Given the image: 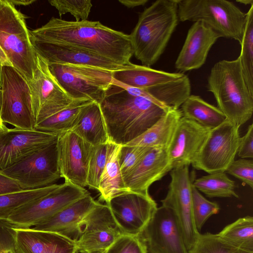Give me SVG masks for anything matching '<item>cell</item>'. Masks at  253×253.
I'll return each mask as SVG.
<instances>
[{
    "label": "cell",
    "mask_w": 253,
    "mask_h": 253,
    "mask_svg": "<svg viewBox=\"0 0 253 253\" xmlns=\"http://www.w3.org/2000/svg\"><path fill=\"white\" fill-rule=\"evenodd\" d=\"M32 39L69 44L86 50L128 68L133 51L129 35L99 21H70L52 17L44 25L29 30Z\"/></svg>",
    "instance_id": "6da1fadb"
},
{
    "label": "cell",
    "mask_w": 253,
    "mask_h": 253,
    "mask_svg": "<svg viewBox=\"0 0 253 253\" xmlns=\"http://www.w3.org/2000/svg\"><path fill=\"white\" fill-rule=\"evenodd\" d=\"M99 105L109 141L120 145L141 135L170 109L129 93L114 80Z\"/></svg>",
    "instance_id": "7a4b0ae2"
},
{
    "label": "cell",
    "mask_w": 253,
    "mask_h": 253,
    "mask_svg": "<svg viewBox=\"0 0 253 253\" xmlns=\"http://www.w3.org/2000/svg\"><path fill=\"white\" fill-rule=\"evenodd\" d=\"M178 21L177 0H157L140 13L129 35L133 55L142 65L157 62Z\"/></svg>",
    "instance_id": "3957f363"
},
{
    "label": "cell",
    "mask_w": 253,
    "mask_h": 253,
    "mask_svg": "<svg viewBox=\"0 0 253 253\" xmlns=\"http://www.w3.org/2000/svg\"><path fill=\"white\" fill-rule=\"evenodd\" d=\"M207 87L218 109L233 125L240 127L251 118L253 94L245 82L239 57L215 63L208 78Z\"/></svg>",
    "instance_id": "277c9868"
},
{
    "label": "cell",
    "mask_w": 253,
    "mask_h": 253,
    "mask_svg": "<svg viewBox=\"0 0 253 253\" xmlns=\"http://www.w3.org/2000/svg\"><path fill=\"white\" fill-rule=\"evenodd\" d=\"M0 61L15 69L30 83L37 68L25 16L8 0H0Z\"/></svg>",
    "instance_id": "5b68a950"
},
{
    "label": "cell",
    "mask_w": 253,
    "mask_h": 253,
    "mask_svg": "<svg viewBox=\"0 0 253 253\" xmlns=\"http://www.w3.org/2000/svg\"><path fill=\"white\" fill-rule=\"evenodd\" d=\"M179 21H202L221 37L240 43L247 13L226 0H177Z\"/></svg>",
    "instance_id": "8992f818"
},
{
    "label": "cell",
    "mask_w": 253,
    "mask_h": 253,
    "mask_svg": "<svg viewBox=\"0 0 253 253\" xmlns=\"http://www.w3.org/2000/svg\"><path fill=\"white\" fill-rule=\"evenodd\" d=\"M48 68L66 93L74 100H89L100 104L114 82L113 72L67 64H48Z\"/></svg>",
    "instance_id": "52a82bcc"
},
{
    "label": "cell",
    "mask_w": 253,
    "mask_h": 253,
    "mask_svg": "<svg viewBox=\"0 0 253 253\" xmlns=\"http://www.w3.org/2000/svg\"><path fill=\"white\" fill-rule=\"evenodd\" d=\"M0 117L15 127L34 130L35 120L29 85L14 68L4 66L1 72Z\"/></svg>",
    "instance_id": "ba28073f"
},
{
    "label": "cell",
    "mask_w": 253,
    "mask_h": 253,
    "mask_svg": "<svg viewBox=\"0 0 253 253\" xmlns=\"http://www.w3.org/2000/svg\"><path fill=\"white\" fill-rule=\"evenodd\" d=\"M0 172L16 181L23 190L51 185L61 177L57 142L36 151Z\"/></svg>",
    "instance_id": "9c48e42d"
},
{
    "label": "cell",
    "mask_w": 253,
    "mask_h": 253,
    "mask_svg": "<svg viewBox=\"0 0 253 253\" xmlns=\"http://www.w3.org/2000/svg\"><path fill=\"white\" fill-rule=\"evenodd\" d=\"M88 193L84 187L65 181L46 196L15 211L6 220L16 228H31Z\"/></svg>",
    "instance_id": "30bf717a"
},
{
    "label": "cell",
    "mask_w": 253,
    "mask_h": 253,
    "mask_svg": "<svg viewBox=\"0 0 253 253\" xmlns=\"http://www.w3.org/2000/svg\"><path fill=\"white\" fill-rule=\"evenodd\" d=\"M239 128L226 120L211 129L193 167L208 173L225 172L237 153Z\"/></svg>",
    "instance_id": "8fae6325"
},
{
    "label": "cell",
    "mask_w": 253,
    "mask_h": 253,
    "mask_svg": "<svg viewBox=\"0 0 253 253\" xmlns=\"http://www.w3.org/2000/svg\"><path fill=\"white\" fill-rule=\"evenodd\" d=\"M170 175L169 190L161 202L162 206L174 212L189 251L200 234L195 224L192 212V184L194 175L190 174L187 166L172 169Z\"/></svg>",
    "instance_id": "7c38bea8"
},
{
    "label": "cell",
    "mask_w": 253,
    "mask_h": 253,
    "mask_svg": "<svg viewBox=\"0 0 253 253\" xmlns=\"http://www.w3.org/2000/svg\"><path fill=\"white\" fill-rule=\"evenodd\" d=\"M28 84L35 126L67 108L76 100L62 89L50 72L48 63L38 54L37 68L34 79Z\"/></svg>",
    "instance_id": "4fadbf2b"
},
{
    "label": "cell",
    "mask_w": 253,
    "mask_h": 253,
    "mask_svg": "<svg viewBox=\"0 0 253 253\" xmlns=\"http://www.w3.org/2000/svg\"><path fill=\"white\" fill-rule=\"evenodd\" d=\"M79 231L76 244L81 253L104 252L123 234L109 207L99 202L80 222Z\"/></svg>",
    "instance_id": "5bb4252c"
},
{
    "label": "cell",
    "mask_w": 253,
    "mask_h": 253,
    "mask_svg": "<svg viewBox=\"0 0 253 253\" xmlns=\"http://www.w3.org/2000/svg\"><path fill=\"white\" fill-rule=\"evenodd\" d=\"M148 253H189L173 211L161 206L139 235Z\"/></svg>",
    "instance_id": "9a60e30c"
},
{
    "label": "cell",
    "mask_w": 253,
    "mask_h": 253,
    "mask_svg": "<svg viewBox=\"0 0 253 253\" xmlns=\"http://www.w3.org/2000/svg\"><path fill=\"white\" fill-rule=\"evenodd\" d=\"M106 203L122 234L131 236L141 233L158 208L150 195L130 191Z\"/></svg>",
    "instance_id": "2e32d148"
},
{
    "label": "cell",
    "mask_w": 253,
    "mask_h": 253,
    "mask_svg": "<svg viewBox=\"0 0 253 253\" xmlns=\"http://www.w3.org/2000/svg\"><path fill=\"white\" fill-rule=\"evenodd\" d=\"M59 134L0 127V171L19 162L36 151L57 142Z\"/></svg>",
    "instance_id": "e0dca14e"
},
{
    "label": "cell",
    "mask_w": 253,
    "mask_h": 253,
    "mask_svg": "<svg viewBox=\"0 0 253 253\" xmlns=\"http://www.w3.org/2000/svg\"><path fill=\"white\" fill-rule=\"evenodd\" d=\"M91 145L71 130L59 134L57 141L61 177L77 186H87Z\"/></svg>",
    "instance_id": "ac0fdd59"
},
{
    "label": "cell",
    "mask_w": 253,
    "mask_h": 253,
    "mask_svg": "<svg viewBox=\"0 0 253 253\" xmlns=\"http://www.w3.org/2000/svg\"><path fill=\"white\" fill-rule=\"evenodd\" d=\"M36 53L48 64L85 65L114 72L130 68L73 45L30 39Z\"/></svg>",
    "instance_id": "d6986e66"
},
{
    "label": "cell",
    "mask_w": 253,
    "mask_h": 253,
    "mask_svg": "<svg viewBox=\"0 0 253 253\" xmlns=\"http://www.w3.org/2000/svg\"><path fill=\"white\" fill-rule=\"evenodd\" d=\"M211 129L183 116L166 151L172 169L192 165L198 157Z\"/></svg>",
    "instance_id": "ffe728a7"
},
{
    "label": "cell",
    "mask_w": 253,
    "mask_h": 253,
    "mask_svg": "<svg viewBox=\"0 0 253 253\" xmlns=\"http://www.w3.org/2000/svg\"><path fill=\"white\" fill-rule=\"evenodd\" d=\"M219 35L202 21L195 22L188 31L186 38L175 62V68L187 72L201 68Z\"/></svg>",
    "instance_id": "44dd1931"
},
{
    "label": "cell",
    "mask_w": 253,
    "mask_h": 253,
    "mask_svg": "<svg viewBox=\"0 0 253 253\" xmlns=\"http://www.w3.org/2000/svg\"><path fill=\"white\" fill-rule=\"evenodd\" d=\"M171 169L166 150L151 148L123 179L129 191L147 195L149 187Z\"/></svg>",
    "instance_id": "7402d4cb"
},
{
    "label": "cell",
    "mask_w": 253,
    "mask_h": 253,
    "mask_svg": "<svg viewBox=\"0 0 253 253\" xmlns=\"http://www.w3.org/2000/svg\"><path fill=\"white\" fill-rule=\"evenodd\" d=\"M98 202L88 193L32 228L56 233L76 242L80 222Z\"/></svg>",
    "instance_id": "603a6c76"
},
{
    "label": "cell",
    "mask_w": 253,
    "mask_h": 253,
    "mask_svg": "<svg viewBox=\"0 0 253 253\" xmlns=\"http://www.w3.org/2000/svg\"><path fill=\"white\" fill-rule=\"evenodd\" d=\"M15 243L20 253H78L76 242L59 234L14 227Z\"/></svg>",
    "instance_id": "cb8c5ba5"
},
{
    "label": "cell",
    "mask_w": 253,
    "mask_h": 253,
    "mask_svg": "<svg viewBox=\"0 0 253 253\" xmlns=\"http://www.w3.org/2000/svg\"><path fill=\"white\" fill-rule=\"evenodd\" d=\"M184 75L183 73H169L136 64L130 68L113 73V78L116 83L139 89H147L175 82Z\"/></svg>",
    "instance_id": "d4e9b609"
},
{
    "label": "cell",
    "mask_w": 253,
    "mask_h": 253,
    "mask_svg": "<svg viewBox=\"0 0 253 253\" xmlns=\"http://www.w3.org/2000/svg\"><path fill=\"white\" fill-rule=\"evenodd\" d=\"M70 130L92 146L109 142L100 105L94 102L83 107Z\"/></svg>",
    "instance_id": "484cf974"
},
{
    "label": "cell",
    "mask_w": 253,
    "mask_h": 253,
    "mask_svg": "<svg viewBox=\"0 0 253 253\" xmlns=\"http://www.w3.org/2000/svg\"><path fill=\"white\" fill-rule=\"evenodd\" d=\"M182 117L180 109H169L152 126L126 145L167 150Z\"/></svg>",
    "instance_id": "4316f807"
},
{
    "label": "cell",
    "mask_w": 253,
    "mask_h": 253,
    "mask_svg": "<svg viewBox=\"0 0 253 253\" xmlns=\"http://www.w3.org/2000/svg\"><path fill=\"white\" fill-rule=\"evenodd\" d=\"M121 146L109 142L107 162L100 178L98 189L99 199L106 203L116 196L129 192L124 182L119 163Z\"/></svg>",
    "instance_id": "83f0119b"
},
{
    "label": "cell",
    "mask_w": 253,
    "mask_h": 253,
    "mask_svg": "<svg viewBox=\"0 0 253 253\" xmlns=\"http://www.w3.org/2000/svg\"><path fill=\"white\" fill-rule=\"evenodd\" d=\"M180 107L183 117L211 129L227 120L218 107L210 104L198 95H190Z\"/></svg>",
    "instance_id": "f1b7e54d"
},
{
    "label": "cell",
    "mask_w": 253,
    "mask_h": 253,
    "mask_svg": "<svg viewBox=\"0 0 253 253\" xmlns=\"http://www.w3.org/2000/svg\"><path fill=\"white\" fill-rule=\"evenodd\" d=\"M91 102L86 99L76 100L67 108L36 125L34 129L56 134L70 130L82 109Z\"/></svg>",
    "instance_id": "f546056e"
},
{
    "label": "cell",
    "mask_w": 253,
    "mask_h": 253,
    "mask_svg": "<svg viewBox=\"0 0 253 253\" xmlns=\"http://www.w3.org/2000/svg\"><path fill=\"white\" fill-rule=\"evenodd\" d=\"M59 185L53 184L42 188L0 195V220H6L16 210L50 193Z\"/></svg>",
    "instance_id": "4dcf8cb0"
},
{
    "label": "cell",
    "mask_w": 253,
    "mask_h": 253,
    "mask_svg": "<svg viewBox=\"0 0 253 253\" xmlns=\"http://www.w3.org/2000/svg\"><path fill=\"white\" fill-rule=\"evenodd\" d=\"M192 186L209 198H238L235 191V182L227 176L225 172L209 173L194 179Z\"/></svg>",
    "instance_id": "1f68e13d"
},
{
    "label": "cell",
    "mask_w": 253,
    "mask_h": 253,
    "mask_svg": "<svg viewBox=\"0 0 253 253\" xmlns=\"http://www.w3.org/2000/svg\"><path fill=\"white\" fill-rule=\"evenodd\" d=\"M217 234L242 250L253 252V217H241L225 226Z\"/></svg>",
    "instance_id": "d6a6232c"
},
{
    "label": "cell",
    "mask_w": 253,
    "mask_h": 253,
    "mask_svg": "<svg viewBox=\"0 0 253 253\" xmlns=\"http://www.w3.org/2000/svg\"><path fill=\"white\" fill-rule=\"evenodd\" d=\"M240 65L246 84L253 94V4L247 13V20L241 42Z\"/></svg>",
    "instance_id": "836d02e7"
},
{
    "label": "cell",
    "mask_w": 253,
    "mask_h": 253,
    "mask_svg": "<svg viewBox=\"0 0 253 253\" xmlns=\"http://www.w3.org/2000/svg\"><path fill=\"white\" fill-rule=\"evenodd\" d=\"M189 253H253L242 250L225 241L217 234H200Z\"/></svg>",
    "instance_id": "e575fe53"
},
{
    "label": "cell",
    "mask_w": 253,
    "mask_h": 253,
    "mask_svg": "<svg viewBox=\"0 0 253 253\" xmlns=\"http://www.w3.org/2000/svg\"><path fill=\"white\" fill-rule=\"evenodd\" d=\"M109 142L91 146L86 184L90 188L98 189L101 174L105 167L108 153Z\"/></svg>",
    "instance_id": "d590c367"
},
{
    "label": "cell",
    "mask_w": 253,
    "mask_h": 253,
    "mask_svg": "<svg viewBox=\"0 0 253 253\" xmlns=\"http://www.w3.org/2000/svg\"><path fill=\"white\" fill-rule=\"evenodd\" d=\"M192 205L195 224L199 232L207 219L212 215L218 213L220 210L217 203L207 200L192 184Z\"/></svg>",
    "instance_id": "8d00e7d4"
},
{
    "label": "cell",
    "mask_w": 253,
    "mask_h": 253,
    "mask_svg": "<svg viewBox=\"0 0 253 253\" xmlns=\"http://www.w3.org/2000/svg\"><path fill=\"white\" fill-rule=\"evenodd\" d=\"M48 2L58 10L60 17L69 13L76 21L87 20L92 6L89 0H49Z\"/></svg>",
    "instance_id": "74e56055"
},
{
    "label": "cell",
    "mask_w": 253,
    "mask_h": 253,
    "mask_svg": "<svg viewBox=\"0 0 253 253\" xmlns=\"http://www.w3.org/2000/svg\"><path fill=\"white\" fill-rule=\"evenodd\" d=\"M152 148L121 145L119 153V163L123 177L128 174Z\"/></svg>",
    "instance_id": "f35d334b"
},
{
    "label": "cell",
    "mask_w": 253,
    "mask_h": 253,
    "mask_svg": "<svg viewBox=\"0 0 253 253\" xmlns=\"http://www.w3.org/2000/svg\"><path fill=\"white\" fill-rule=\"evenodd\" d=\"M104 253H148L146 246L139 236L122 234Z\"/></svg>",
    "instance_id": "ab89813d"
},
{
    "label": "cell",
    "mask_w": 253,
    "mask_h": 253,
    "mask_svg": "<svg viewBox=\"0 0 253 253\" xmlns=\"http://www.w3.org/2000/svg\"><path fill=\"white\" fill-rule=\"evenodd\" d=\"M253 188V161L244 158L233 161L225 171Z\"/></svg>",
    "instance_id": "60d3db41"
},
{
    "label": "cell",
    "mask_w": 253,
    "mask_h": 253,
    "mask_svg": "<svg viewBox=\"0 0 253 253\" xmlns=\"http://www.w3.org/2000/svg\"><path fill=\"white\" fill-rule=\"evenodd\" d=\"M0 253H20L16 246L14 227L7 220H0Z\"/></svg>",
    "instance_id": "b9f144b4"
},
{
    "label": "cell",
    "mask_w": 253,
    "mask_h": 253,
    "mask_svg": "<svg viewBox=\"0 0 253 253\" xmlns=\"http://www.w3.org/2000/svg\"><path fill=\"white\" fill-rule=\"evenodd\" d=\"M238 155L241 158H253V124L248 126L246 133L240 138L237 151Z\"/></svg>",
    "instance_id": "7bdbcfd3"
},
{
    "label": "cell",
    "mask_w": 253,
    "mask_h": 253,
    "mask_svg": "<svg viewBox=\"0 0 253 253\" xmlns=\"http://www.w3.org/2000/svg\"><path fill=\"white\" fill-rule=\"evenodd\" d=\"M22 190L16 181L0 172V195Z\"/></svg>",
    "instance_id": "ee69618b"
},
{
    "label": "cell",
    "mask_w": 253,
    "mask_h": 253,
    "mask_svg": "<svg viewBox=\"0 0 253 253\" xmlns=\"http://www.w3.org/2000/svg\"><path fill=\"white\" fill-rule=\"evenodd\" d=\"M148 0H119V2L128 8L144 5Z\"/></svg>",
    "instance_id": "f6af8a7d"
},
{
    "label": "cell",
    "mask_w": 253,
    "mask_h": 253,
    "mask_svg": "<svg viewBox=\"0 0 253 253\" xmlns=\"http://www.w3.org/2000/svg\"><path fill=\"white\" fill-rule=\"evenodd\" d=\"M8 1L15 6V5L27 6L36 1L35 0H8Z\"/></svg>",
    "instance_id": "bcb514c9"
},
{
    "label": "cell",
    "mask_w": 253,
    "mask_h": 253,
    "mask_svg": "<svg viewBox=\"0 0 253 253\" xmlns=\"http://www.w3.org/2000/svg\"><path fill=\"white\" fill-rule=\"evenodd\" d=\"M236 1L245 5H250V6L253 4V0H240Z\"/></svg>",
    "instance_id": "7dc6e473"
},
{
    "label": "cell",
    "mask_w": 253,
    "mask_h": 253,
    "mask_svg": "<svg viewBox=\"0 0 253 253\" xmlns=\"http://www.w3.org/2000/svg\"><path fill=\"white\" fill-rule=\"evenodd\" d=\"M2 65L1 64L0 61V87L1 86V72H2Z\"/></svg>",
    "instance_id": "c3c4849f"
},
{
    "label": "cell",
    "mask_w": 253,
    "mask_h": 253,
    "mask_svg": "<svg viewBox=\"0 0 253 253\" xmlns=\"http://www.w3.org/2000/svg\"><path fill=\"white\" fill-rule=\"evenodd\" d=\"M1 95H2L1 87H0V105H1Z\"/></svg>",
    "instance_id": "681fc988"
},
{
    "label": "cell",
    "mask_w": 253,
    "mask_h": 253,
    "mask_svg": "<svg viewBox=\"0 0 253 253\" xmlns=\"http://www.w3.org/2000/svg\"><path fill=\"white\" fill-rule=\"evenodd\" d=\"M3 123L2 122V120H1L0 119V127H1V125H2Z\"/></svg>",
    "instance_id": "f907efd6"
},
{
    "label": "cell",
    "mask_w": 253,
    "mask_h": 253,
    "mask_svg": "<svg viewBox=\"0 0 253 253\" xmlns=\"http://www.w3.org/2000/svg\"><path fill=\"white\" fill-rule=\"evenodd\" d=\"M104 252H98V253H104Z\"/></svg>",
    "instance_id": "816d5d0a"
}]
</instances>
